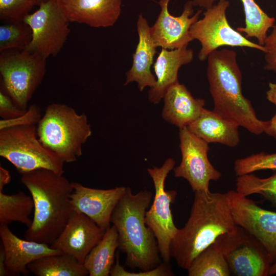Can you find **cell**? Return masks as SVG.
<instances>
[{"mask_svg": "<svg viewBox=\"0 0 276 276\" xmlns=\"http://www.w3.org/2000/svg\"><path fill=\"white\" fill-rule=\"evenodd\" d=\"M235 226L227 193L195 191L189 217L171 242V257L187 270L200 252Z\"/></svg>", "mask_w": 276, "mask_h": 276, "instance_id": "obj_1", "label": "cell"}, {"mask_svg": "<svg viewBox=\"0 0 276 276\" xmlns=\"http://www.w3.org/2000/svg\"><path fill=\"white\" fill-rule=\"evenodd\" d=\"M21 175L20 181L30 192L34 204L32 222L24 239L50 245L60 234L73 211L70 202L72 182L63 174L45 169Z\"/></svg>", "mask_w": 276, "mask_h": 276, "instance_id": "obj_2", "label": "cell"}, {"mask_svg": "<svg viewBox=\"0 0 276 276\" xmlns=\"http://www.w3.org/2000/svg\"><path fill=\"white\" fill-rule=\"evenodd\" d=\"M152 195L148 190L133 194L127 187L110 219L118 233V248L126 255L125 265L143 271L150 270L162 262L155 236L145 221Z\"/></svg>", "mask_w": 276, "mask_h": 276, "instance_id": "obj_3", "label": "cell"}, {"mask_svg": "<svg viewBox=\"0 0 276 276\" xmlns=\"http://www.w3.org/2000/svg\"><path fill=\"white\" fill-rule=\"evenodd\" d=\"M233 50L212 52L208 57L207 78L214 101L213 110L223 118L259 135L269 121L258 118L250 101L242 91V74Z\"/></svg>", "mask_w": 276, "mask_h": 276, "instance_id": "obj_4", "label": "cell"}, {"mask_svg": "<svg viewBox=\"0 0 276 276\" xmlns=\"http://www.w3.org/2000/svg\"><path fill=\"white\" fill-rule=\"evenodd\" d=\"M40 142L64 163L77 161L82 154V145L92 132L86 114L72 107L52 103L45 108L37 124Z\"/></svg>", "mask_w": 276, "mask_h": 276, "instance_id": "obj_5", "label": "cell"}, {"mask_svg": "<svg viewBox=\"0 0 276 276\" xmlns=\"http://www.w3.org/2000/svg\"><path fill=\"white\" fill-rule=\"evenodd\" d=\"M0 156L20 174L38 169L64 172L65 163L40 142L36 125L1 129Z\"/></svg>", "mask_w": 276, "mask_h": 276, "instance_id": "obj_6", "label": "cell"}, {"mask_svg": "<svg viewBox=\"0 0 276 276\" xmlns=\"http://www.w3.org/2000/svg\"><path fill=\"white\" fill-rule=\"evenodd\" d=\"M46 72L45 59L25 51L2 52L0 73L6 93L20 109L28 105Z\"/></svg>", "mask_w": 276, "mask_h": 276, "instance_id": "obj_7", "label": "cell"}, {"mask_svg": "<svg viewBox=\"0 0 276 276\" xmlns=\"http://www.w3.org/2000/svg\"><path fill=\"white\" fill-rule=\"evenodd\" d=\"M223 255L231 273L267 276L273 262L262 244L242 227L220 235L214 243Z\"/></svg>", "mask_w": 276, "mask_h": 276, "instance_id": "obj_8", "label": "cell"}, {"mask_svg": "<svg viewBox=\"0 0 276 276\" xmlns=\"http://www.w3.org/2000/svg\"><path fill=\"white\" fill-rule=\"evenodd\" d=\"M175 161L168 158L160 167L148 168L155 189L153 200L145 215L146 224L153 232L163 261L170 263V245L178 228L175 226L171 206L177 195L175 190H166L165 181L169 173L173 169Z\"/></svg>", "mask_w": 276, "mask_h": 276, "instance_id": "obj_9", "label": "cell"}, {"mask_svg": "<svg viewBox=\"0 0 276 276\" xmlns=\"http://www.w3.org/2000/svg\"><path fill=\"white\" fill-rule=\"evenodd\" d=\"M23 21L32 31V40L24 51L38 54L45 60L60 52L70 33V22L56 0L42 3Z\"/></svg>", "mask_w": 276, "mask_h": 276, "instance_id": "obj_10", "label": "cell"}, {"mask_svg": "<svg viewBox=\"0 0 276 276\" xmlns=\"http://www.w3.org/2000/svg\"><path fill=\"white\" fill-rule=\"evenodd\" d=\"M229 5L227 0H219L217 4L206 9L203 17L191 27V38L198 40L201 44L198 55L200 60H205L212 52L223 45L248 47L265 52L264 46L248 40L229 25L226 16Z\"/></svg>", "mask_w": 276, "mask_h": 276, "instance_id": "obj_11", "label": "cell"}, {"mask_svg": "<svg viewBox=\"0 0 276 276\" xmlns=\"http://www.w3.org/2000/svg\"><path fill=\"white\" fill-rule=\"evenodd\" d=\"M179 137L181 161L173 169L175 177L187 180L194 192L209 190L210 181L219 179L221 173L209 159V143L187 127L179 129Z\"/></svg>", "mask_w": 276, "mask_h": 276, "instance_id": "obj_12", "label": "cell"}, {"mask_svg": "<svg viewBox=\"0 0 276 276\" xmlns=\"http://www.w3.org/2000/svg\"><path fill=\"white\" fill-rule=\"evenodd\" d=\"M227 193L236 225L256 238L276 262V212L259 206L254 200L236 190Z\"/></svg>", "mask_w": 276, "mask_h": 276, "instance_id": "obj_13", "label": "cell"}, {"mask_svg": "<svg viewBox=\"0 0 276 276\" xmlns=\"http://www.w3.org/2000/svg\"><path fill=\"white\" fill-rule=\"evenodd\" d=\"M170 1H159L161 10L155 22L150 27V32L157 47L174 50L187 47L193 40L190 29L199 19L202 10L193 15L194 6L192 1H189L185 3L181 15L174 16L169 12Z\"/></svg>", "mask_w": 276, "mask_h": 276, "instance_id": "obj_14", "label": "cell"}, {"mask_svg": "<svg viewBox=\"0 0 276 276\" xmlns=\"http://www.w3.org/2000/svg\"><path fill=\"white\" fill-rule=\"evenodd\" d=\"M105 232L88 216L73 211L60 234L50 245L83 264L86 256Z\"/></svg>", "mask_w": 276, "mask_h": 276, "instance_id": "obj_15", "label": "cell"}, {"mask_svg": "<svg viewBox=\"0 0 276 276\" xmlns=\"http://www.w3.org/2000/svg\"><path fill=\"white\" fill-rule=\"evenodd\" d=\"M73 191L70 202L74 211L83 213L106 231L110 227L112 212L127 187L110 189L86 187L77 182H72Z\"/></svg>", "mask_w": 276, "mask_h": 276, "instance_id": "obj_16", "label": "cell"}, {"mask_svg": "<svg viewBox=\"0 0 276 276\" xmlns=\"http://www.w3.org/2000/svg\"><path fill=\"white\" fill-rule=\"evenodd\" d=\"M0 237L8 275H28V266L31 263L46 256L62 253L48 244L19 238L7 225H0Z\"/></svg>", "mask_w": 276, "mask_h": 276, "instance_id": "obj_17", "label": "cell"}, {"mask_svg": "<svg viewBox=\"0 0 276 276\" xmlns=\"http://www.w3.org/2000/svg\"><path fill=\"white\" fill-rule=\"evenodd\" d=\"M70 22L94 28L114 25L121 11L122 0H56Z\"/></svg>", "mask_w": 276, "mask_h": 276, "instance_id": "obj_18", "label": "cell"}, {"mask_svg": "<svg viewBox=\"0 0 276 276\" xmlns=\"http://www.w3.org/2000/svg\"><path fill=\"white\" fill-rule=\"evenodd\" d=\"M139 42L133 54L132 64L126 73L124 85L135 82L140 91L147 86L153 87L156 78L151 71V67L157 48L152 38L150 27L147 19L141 14L137 21Z\"/></svg>", "mask_w": 276, "mask_h": 276, "instance_id": "obj_19", "label": "cell"}, {"mask_svg": "<svg viewBox=\"0 0 276 276\" xmlns=\"http://www.w3.org/2000/svg\"><path fill=\"white\" fill-rule=\"evenodd\" d=\"M193 51L187 47L174 50L162 48L153 65L156 83L148 92L149 101L158 103L173 85L178 82V73L183 65L191 62Z\"/></svg>", "mask_w": 276, "mask_h": 276, "instance_id": "obj_20", "label": "cell"}, {"mask_svg": "<svg viewBox=\"0 0 276 276\" xmlns=\"http://www.w3.org/2000/svg\"><path fill=\"white\" fill-rule=\"evenodd\" d=\"M163 118L179 129L188 127L200 114L205 100L195 98L185 85L178 82L171 86L164 97Z\"/></svg>", "mask_w": 276, "mask_h": 276, "instance_id": "obj_21", "label": "cell"}, {"mask_svg": "<svg viewBox=\"0 0 276 276\" xmlns=\"http://www.w3.org/2000/svg\"><path fill=\"white\" fill-rule=\"evenodd\" d=\"M239 126L213 110L203 108L199 116L187 127L194 134L208 143H218L230 147L239 142Z\"/></svg>", "mask_w": 276, "mask_h": 276, "instance_id": "obj_22", "label": "cell"}, {"mask_svg": "<svg viewBox=\"0 0 276 276\" xmlns=\"http://www.w3.org/2000/svg\"><path fill=\"white\" fill-rule=\"evenodd\" d=\"M119 247L118 233L114 225L105 232L101 240L86 256L83 265L89 276H108Z\"/></svg>", "mask_w": 276, "mask_h": 276, "instance_id": "obj_23", "label": "cell"}, {"mask_svg": "<svg viewBox=\"0 0 276 276\" xmlns=\"http://www.w3.org/2000/svg\"><path fill=\"white\" fill-rule=\"evenodd\" d=\"M29 272L36 276H86L84 265L72 256L61 253L39 258L28 266Z\"/></svg>", "mask_w": 276, "mask_h": 276, "instance_id": "obj_24", "label": "cell"}, {"mask_svg": "<svg viewBox=\"0 0 276 276\" xmlns=\"http://www.w3.org/2000/svg\"><path fill=\"white\" fill-rule=\"evenodd\" d=\"M34 208L32 196L23 192L8 195L0 191V225L19 222L29 227L32 222L30 215Z\"/></svg>", "mask_w": 276, "mask_h": 276, "instance_id": "obj_25", "label": "cell"}, {"mask_svg": "<svg viewBox=\"0 0 276 276\" xmlns=\"http://www.w3.org/2000/svg\"><path fill=\"white\" fill-rule=\"evenodd\" d=\"M187 271L189 276H229L231 274L223 255L214 243L195 258Z\"/></svg>", "mask_w": 276, "mask_h": 276, "instance_id": "obj_26", "label": "cell"}, {"mask_svg": "<svg viewBox=\"0 0 276 276\" xmlns=\"http://www.w3.org/2000/svg\"><path fill=\"white\" fill-rule=\"evenodd\" d=\"M241 1L244 8L245 26L237 28V31L245 33L247 37H256L259 44L264 46L267 32L273 26L275 18L265 13L255 0Z\"/></svg>", "mask_w": 276, "mask_h": 276, "instance_id": "obj_27", "label": "cell"}, {"mask_svg": "<svg viewBox=\"0 0 276 276\" xmlns=\"http://www.w3.org/2000/svg\"><path fill=\"white\" fill-rule=\"evenodd\" d=\"M236 191L245 196L259 194L276 208V171L271 176L265 178L251 173L238 176Z\"/></svg>", "mask_w": 276, "mask_h": 276, "instance_id": "obj_28", "label": "cell"}, {"mask_svg": "<svg viewBox=\"0 0 276 276\" xmlns=\"http://www.w3.org/2000/svg\"><path fill=\"white\" fill-rule=\"evenodd\" d=\"M32 38V31L24 21L5 23L0 26V52L15 48L22 51Z\"/></svg>", "mask_w": 276, "mask_h": 276, "instance_id": "obj_29", "label": "cell"}, {"mask_svg": "<svg viewBox=\"0 0 276 276\" xmlns=\"http://www.w3.org/2000/svg\"><path fill=\"white\" fill-rule=\"evenodd\" d=\"M234 169L237 176L263 170L276 171V153L262 152L236 159Z\"/></svg>", "mask_w": 276, "mask_h": 276, "instance_id": "obj_30", "label": "cell"}, {"mask_svg": "<svg viewBox=\"0 0 276 276\" xmlns=\"http://www.w3.org/2000/svg\"><path fill=\"white\" fill-rule=\"evenodd\" d=\"M34 6L30 0H0V19L5 23L22 21Z\"/></svg>", "mask_w": 276, "mask_h": 276, "instance_id": "obj_31", "label": "cell"}, {"mask_svg": "<svg viewBox=\"0 0 276 276\" xmlns=\"http://www.w3.org/2000/svg\"><path fill=\"white\" fill-rule=\"evenodd\" d=\"M116 261L110 272L111 276H172L174 275L170 263L161 262L155 268L148 271L130 272L125 269L119 262V255H116Z\"/></svg>", "mask_w": 276, "mask_h": 276, "instance_id": "obj_32", "label": "cell"}, {"mask_svg": "<svg viewBox=\"0 0 276 276\" xmlns=\"http://www.w3.org/2000/svg\"><path fill=\"white\" fill-rule=\"evenodd\" d=\"M41 110L36 104L30 105L20 116L11 119L0 120V130L7 128L37 124L41 118Z\"/></svg>", "mask_w": 276, "mask_h": 276, "instance_id": "obj_33", "label": "cell"}, {"mask_svg": "<svg viewBox=\"0 0 276 276\" xmlns=\"http://www.w3.org/2000/svg\"><path fill=\"white\" fill-rule=\"evenodd\" d=\"M18 107L5 93L0 91V117L2 119H11L20 116L26 112Z\"/></svg>", "mask_w": 276, "mask_h": 276, "instance_id": "obj_34", "label": "cell"}, {"mask_svg": "<svg viewBox=\"0 0 276 276\" xmlns=\"http://www.w3.org/2000/svg\"><path fill=\"white\" fill-rule=\"evenodd\" d=\"M270 34L266 38L264 47L265 48L264 68L276 73V25L272 26Z\"/></svg>", "mask_w": 276, "mask_h": 276, "instance_id": "obj_35", "label": "cell"}, {"mask_svg": "<svg viewBox=\"0 0 276 276\" xmlns=\"http://www.w3.org/2000/svg\"><path fill=\"white\" fill-rule=\"evenodd\" d=\"M11 175L8 170L0 166V191H3L4 186L11 181Z\"/></svg>", "mask_w": 276, "mask_h": 276, "instance_id": "obj_36", "label": "cell"}, {"mask_svg": "<svg viewBox=\"0 0 276 276\" xmlns=\"http://www.w3.org/2000/svg\"><path fill=\"white\" fill-rule=\"evenodd\" d=\"M269 89L266 92V98L271 103L276 105V83L269 82Z\"/></svg>", "mask_w": 276, "mask_h": 276, "instance_id": "obj_37", "label": "cell"}, {"mask_svg": "<svg viewBox=\"0 0 276 276\" xmlns=\"http://www.w3.org/2000/svg\"><path fill=\"white\" fill-rule=\"evenodd\" d=\"M264 132L276 139V112L269 121V125Z\"/></svg>", "mask_w": 276, "mask_h": 276, "instance_id": "obj_38", "label": "cell"}, {"mask_svg": "<svg viewBox=\"0 0 276 276\" xmlns=\"http://www.w3.org/2000/svg\"><path fill=\"white\" fill-rule=\"evenodd\" d=\"M5 264V252L2 245L0 248V276H8Z\"/></svg>", "mask_w": 276, "mask_h": 276, "instance_id": "obj_39", "label": "cell"}, {"mask_svg": "<svg viewBox=\"0 0 276 276\" xmlns=\"http://www.w3.org/2000/svg\"><path fill=\"white\" fill-rule=\"evenodd\" d=\"M216 0H192L193 4L194 6H199L205 8L209 9L214 5V3Z\"/></svg>", "mask_w": 276, "mask_h": 276, "instance_id": "obj_40", "label": "cell"}, {"mask_svg": "<svg viewBox=\"0 0 276 276\" xmlns=\"http://www.w3.org/2000/svg\"><path fill=\"white\" fill-rule=\"evenodd\" d=\"M276 274V262H274L270 266L269 270L268 275H271Z\"/></svg>", "mask_w": 276, "mask_h": 276, "instance_id": "obj_41", "label": "cell"}, {"mask_svg": "<svg viewBox=\"0 0 276 276\" xmlns=\"http://www.w3.org/2000/svg\"><path fill=\"white\" fill-rule=\"evenodd\" d=\"M34 5L39 6L42 3H45L49 0H30Z\"/></svg>", "mask_w": 276, "mask_h": 276, "instance_id": "obj_42", "label": "cell"}]
</instances>
